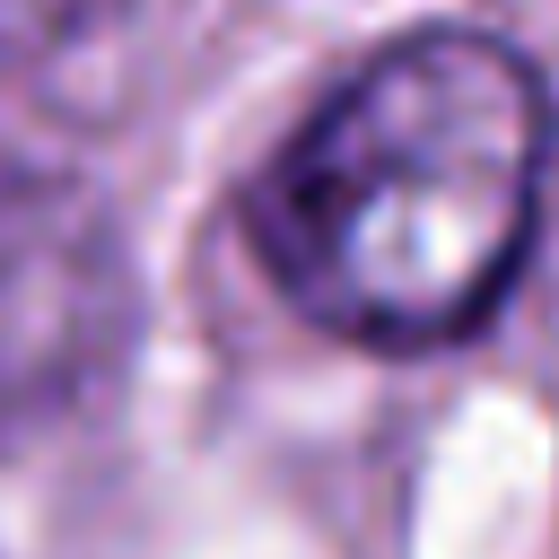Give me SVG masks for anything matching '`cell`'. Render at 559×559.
I'll use <instances>...</instances> for the list:
<instances>
[{"instance_id":"1","label":"cell","mask_w":559,"mask_h":559,"mask_svg":"<svg viewBox=\"0 0 559 559\" xmlns=\"http://www.w3.org/2000/svg\"><path fill=\"white\" fill-rule=\"evenodd\" d=\"M542 166V70L480 26H419L288 131L245 227L306 323L367 349H437L515 280Z\"/></svg>"}]
</instances>
